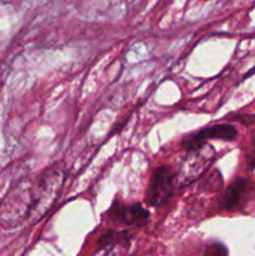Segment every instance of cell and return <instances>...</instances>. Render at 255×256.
Returning a JSON list of instances; mask_svg holds the SVG:
<instances>
[{"instance_id":"ba28073f","label":"cell","mask_w":255,"mask_h":256,"mask_svg":"<svg viewBox=\"0 0 255 256\" xmlns=\"http://www.w3.org/2000/svg\"><path fill=\"white\" fill-rule=\"evenodd\" d=\"M245 188V182L242 179H236L229 185L226 190L224 192V194L220 198V205H222L224 209L232 210L236 206L238 202H239L240 196H242V192H244Z\"/></svg>"},{"instance_id":"6da1fadb","label":"cell","mask_w":255,"mask_h":256,"mask_svg":"<svg viewBox=\"0 0 255 256\" xmlns=\"http://www.w3.org/2000/svg\"><path fill=\"white\" fill-rule=\"evenodd\" d=\"M64 182L65 172L59 168H50L42 175L34 189V202L29 216L32 224L44 219L52 210L59 198Z\"/></svg>"},{"instance_id":"277c9868","label":"cell","mask_w":255,"mask_h":256,"mask_svg":"<svg viewBox=\"0 0 255 256\" xmlns=\"http://www.w3.org/2000/svg\"><path fill=\"white\" fill-rule=\"evenodd\" d=\"M176 174L170 166H159L154 170L148 185L145 202L150 206H162L174 192Z\"/></svg>"},{"instance_id":"8992f818","label":"cell","mask_w":255,"mask_h":256,"mask_svg":"<svg viewBox=\"0 0 255 256\" xmlns=\"http://www.w3.org/2000/svg\"><path fill=\"white\" fill-rule=\"evenodd\" d=\"M236 129L232 125L228 124H219L212 125V126L205 128V129L200 130V132H195V134L190 135V136L185 138L182 145L186 150L196 148L199 145L206 142L208 139H220V140H234L236 136Z\"/></svg>"},{"instance_id":"7a4b0ae2","label":"cell","mask_w":255,"mask_h":256,"mask_svg":"<svg viewBox=\"0 0 255 256\" xmlns=\"http://www.w3.org/2000/svg\"><path fill=\"white\" fill-rule=\"evenodd\" d=\"M34 202V188L29 182H22L12 190L2 206L0 222L4 226L14 228L29 219Z\"/></svg>"},{"instance_id":"5b68a950","label":"cell","mask_w":255,"mask_h":256,"mask_svg":"<svg viewBox=\"0 0 255 256\" xmlns=\"http://www.w3.org/2000/svg\"><path fill=\"white\" fill-rule=\"evenodd\" d=\"M108 216L118 224L126 225V226H134V225L139 226L148 222L150 214L139 202L124 204V202H115L110 208Z\"/></svg>"},{"instance_id":"52a82bcc","label":"cell","mask_w":255,"mask_h":256,"mask_svg":"<svg viewBox=\"0 0 255 256\" xmlns=\"http://www.w3.org/2000/svg\"><path fill=\"white\" fill-rule=\"evenodd\" d=\"M100 249L92 256H125L129 250V234L110 232L100 238Z\"/></svg>"},{"instance_id":"3957f363","label":"cell","mask_w":255,"mask_h":256,"mask_svg":"<svg viewBox=\"0 0 255 256\" xmlns=\"http://www.w3.org/2000/svg\"><path fill=\"white\" fill-rule=\"evenodd\" d=\"M214 156V149L206 142L188 150L186 156L182 159L178 172H175V185L184 188L199 179L212 165Z\"/></svg>"}]
</instances>
